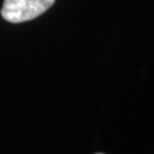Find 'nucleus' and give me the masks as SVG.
Returning a JSON list of instances; mask_svg holds the SVG:
<instances>
[{"mask_svg":"<svg viewBox=\"0 0 154 154\" xmlns=\"http://www.w3.org/2000/svg\"><path fill=\"white\" fill-rule=\"evenodd\" d=\"M96 154H104V153H96Z\"/></svg>","mask_w":154,"mask_h":154,"instance_id":"2","label":"nucleus"},{"mask_svg":"<svg viewBox=\"0 0 154 154\" xmlns=\"http://www.w3.org/2000/svg\"><path fill=\"white\" fill-rule=\"evenodd\" d=\"M55 0H4L1 16L9 23H23L37 18L54 5Z\"/></svg>","mask_w":154,"mask_h":154,"instance_id":"1","label":"nucleus"}]
</instances>
